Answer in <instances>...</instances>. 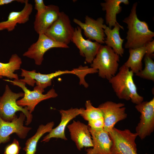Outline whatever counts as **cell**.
<instances>
[{
	"mask_svg": "<svg viewBox=\"0 0 154 154\" xmlns=\"http://www.w3.org/2000/svg\"><path fill=\"white\" fill-rule=\"evenodd\" d=\"M137 5V2L133 4L129 15L123 20L127 25L128 29L124 46L128 49L143 46L153 40L154 33L149 29L146 22L140 21L138 18Z\"/></svg>",
	"mask_w": 154,
	"mask_h": 154,
	"instance_id": "1",
	"label": "cell"
},
{
	"mask_svg": "<svg viewBox=\"0 0 154 154\" xmlns=\"http://www.w3.org/2000/svg\"><path fill=\"white\" fill-rule=\"evenodd\" d=\"M133 73L124 64L121 66L118 73L108 80L116 96L119 99L131 100L136 105L143 101L139 95L133 78Z\"/></svg>",
	"mask_w": 154,
	"mask_h": 154,
	"instance_id": "2",
	"label": "cell"
},
{
	"mask_svg": "<svg viewBox=\"0 0 154 154\" xmlns=\"http://www.w3.org/2000/svg\"><path fill=\"white\" fill-rule=\"evenodd\" d=\"M119 62V56L111 48L101 44L90 66L98 70L99 76L109 80L116 74Z\"/></svg>",
	"mask_w": 154,
	"mask_h": 154,
	"instance_id": "3",
	"label": "cell"
},
{
	"mask_svg": "<svg viewBox=\"0 0 154 154\" xmlns=\"http://www.w3.org/2000/svg\"><path fill=\"white\" fill-rule=\"evenodd\" d=\"M24 93H16L13 92L9 86H5L4 93L0 96V116L4 121H11L17 116L16 113L20 111L26 116L25 125H28L31 122L33 118L32 114L27 110L18 105L17 101L18 99L23 97Z\"/></svg>",
	"mask_w": 154,
	"mask_h": 154,
	"instance_id": "4",
	"label": "cell"
},
{
	"mask_svg": "<svg viewBox=\"0 0 154 154\" xmlns=\"http://www.w3.org/2000/svg\"><path fill=\"white\" fill-rule=\"evenodd\" d=\"M112 140V154H138L135 140L138 134L127 129L121 130L114 127L109 132Z\"/></svg>",
	"mask_w": 154,
	"mask_h": 154,
	"instance_id": "5",
	"label": "cell"
},
{
	"mask_svg": "<svg viewBox=\"0 0 154 154\" xmlns=\"http://www.w3.org/2000/svg\"><path fill=\"white\" fill-rule=\"evenodd\" d=\"M4 80L10 82L14 85L21 88L24 92V96L22 98L17 100V103L18 105L22 107H26L28 110L32 113L34 111L36 106L41 101L50 98H55L58 96L55 90L52 88L45 94L40 90L33 89L31 91L26 86V84L21 79H9Z\"/></svg>",
	"mask_w": 154,
	"mask_h": 154,
	"instance_id": "6",
	"label": "cell"
},
{
	"mask_svg": "<svg viewBox=\"0 0 154 154\" xmlns=\"http://www.w3.org/2000/svg\"><path fill=\"white\" fill-rule=\"evenodd\" d=\"M74 30L68 16L60 12L57 20L44 33L54 40L68 45L72 41Z\"/></svg>",
	"mask_w": 154,
	"mask_h": 154,
	"instance_id": "7",
	"label": "cell"
},
{
	"mask_svg": "<svg viewBox=\"0 0 154 154\" xmlns=\"http://www.w3.org/2000/svg\"><path fill=\"white\" fill-rule=\"evenodd\" d=\"M141 113L140 120L135 129L141 139L150 135L154 130V98L149 101L142 102L135 106Z\"/></svg>",
	"mask_w": 154,
	"mask_h": 154,
	"instance_id": "8",
	"label": "cell"
},
{
	"mask_svg": "<svg viewBox=\"0 0 154 154\" xmlns=\"http://www.w3.org/2000/svg\"><path fill=\"white\" fill-rule=\"evenodd\" d=\"M37 41L32 44L23 54L24 56L33 59L35 64L40 65L44 59V55L50 49L54 48H68V45L56 42L44 33L39 34Z\"/></svg>",
	"mask_w": 154,
	"mask_h": 154,
	"instance_id": "9",
	"label": "cell"
},
{
	"mask_svg": "<svg viewBox=\"0 0 154 154\" xmlns=\"http://www.w3.org/2000/svg\"><path fill=\"white\" fill-rule=\"evenodd\" d=\"M26 116L21 112L19 117H15L11 121H7L0 116V145L9 141L10 135L15 133L21 139H24L32 128L23 125Z\"/></svg>",
	"mask_w": 154,
	"mask_h": 154,
	"instance_id": "10",
	"label": "cell"
},
{
	"mask_svg": "<svg viewBox=\"0 0 154 154\" xmlns=\"http://www.w3.org/2000/svg\"><path fill=\"white\" fill-rule=\"evenodd\" d=\"M124 106L123 103L107 101L98 106L103 114L104 129L106 131L109 132L117 122L127 118V114L125 113L126 108Z\"/></svg>",
	"mask_w": 154,
	"mask_h": 154,
	"instance_id": "11",
	"label": "cell"
},
{
	"mask_svg": "<svg viewBox=\"0 0 154 154\" xmlns=\"http://www.w3.org/2000/svg\"><path fill=\"white\" fill-rule=\"evenodd\" d=\"M73 21L83 30L85 36L88 39L94 40L101 44L104 43V30L107 26L104 24V20L102 17L95 20L86 15L84 23L75 18Z\"/></svg>",
	"mask_w": 154,
	"mask_h": 154,
	"instance_id": "12",
	"label": "cell"
},
{
	"mask_svg": "<svg viewBox=\"0 0 154 154\" xmlns=\"http://www.w3.org/2000/svg\"><path fill=\"white\" fill-rule=\"evenodd\" d=\"M21 76L24 78L21 79L25 83L29 86L33 87L35 83L36 86L34 89L44 92V89L52 84V80L54 78L60 75L68 74V70H59L54 72L47 74H42L37 72L35 70L28 71L24 69H21Z\"/></svg>",
	"mask_w": 154,
	"mask_h": 154,
	"instance_id": "13",
	"label": "cell"
},
{
	"mask_svg": "<svg viewBox=\"0 0 154 154\" xmlns=\"http://www.w3.org/2000/svg\"><path fill=\"white\" fill-rule=\"evenodd\" d=\"M79 50L80 54L85 58V61L91 64L96 56L101 44L83 37L82 29L79 26L74 29L72 41Z\"/></svg>",
	"mask_w": 154,
	"mask_h": 154,
	"instance_id": "14",
	"label": "cell"
},
{
	"mask_svg": "<svg viewBox=\"0 0 154 154\" xmlns=\"http://www.w3.org/2000/svg\"><path fill=\"white\" fill-rule=\"evenodd\" d=\"M71 139L79 150L84 147H93L92 139L88 125L79 121L74 120L67 126Z\"/></svg>",
	"mask_w": 154,
	"mask_h": 154,
	"instance_id": "15",
	"label": "cell"
},
{
	"mask_svg": "<svg viewBox=\"0 0 154 154\" xmlns=\"http://www.w3.org/2000/svg\"><path fill=\"white\" fill-rule=\"evenodd\" d=\"M61 115V121L59 125L53 128L49 133L43 137L42 142H48L52 138H60L67 140L65 134V130L68 123L73 118L80 115L81 108H71L68 110H61L59 111Z\"/></svg>",
	"mask_w": 154,
	"mask_h": 154,
	"instance_id": "16",
	"label": "cell"
},
{
	"mask_svg": "<svg viewBox=\"0 0 154 154\" xmlns=\"http://www.w3.org/2000/svg\"><path fill=\"white\" fill-rule=\"evenodd\" d=\"M24 3V7L21 11L11 12L7 20L0 22V31L6 30L9 32L12 31L17 24H24L29 20L33 11V5L28 0H25Z\"/></svg>",
	"mask_w": 154,
	"mask_h": 154,
	"instance_id": "17",
	"label": "cell"
},
{
	"mask_svg": "<svg viewBox=\"0 0 154 154\" xmlns=\"http://www.w3.org/2000/svg\"><path fill=\"white\" fill-rule=\"evenodd\" d=\"M59 7L50 5L39 15L35 16L34 28L38 35L44 33L58 18L60 13Z\"/></svg>",
	"mask_w": 154,
	"mask_h": 154,
	"instance_id": "18",
	"label": "cell"
},
{
	"mask_svg": "<svg viewBox=\"0 0 154 154\" xmlns=\"http://www.w3.org/2000/svg\"><path fill=\"white\" fill-rule=\"evenodd\" d=\"M90 133L93 148L96 154H112L113 142L109 133L104 129L96 130L88 127Z\"/></svg>",
	"mask_w": 154,
	"mask_h": 154,
	"instance_id": "19",
	"label": "cell"
},
{
	"mask_svg": "<svg viewBox=\"0 0 154 154\" xmlns=\"http://www.w3.org/2000/svg\"><path fill=\"white\" fill-rule=\"evenodd\" d=\"M120 29L124 30L123 27L119 23H116L113 29L107 26L104 30L106 35L104 43L107 46L111 48L115 53L119 56H122L124 50L122 44L124 39L120 37L119 30Z\"/></svg>",
	"mask_w": 154,
	"mask_h": 154,
	"instance_id": "20",
	"label": "cell"
},
{
	"mask_svg": "<svg viewBox=\"0 0 154 154\" xmlns=\"http://www.w3.org/2000/svg\"><path fill=\"white\" fill-rule=\"evenodd\" d=\"M104 2L100 3L103 11H106V23L108 27L112 29L118 23L116 19L117 15L122 10L121 4L128 5V0H105Z\"/></svg>",
	"mask_w": 154,
	"mask_h": 154,
	"instance_id": "21",
	"label": "cell"
},
{
	"mask_svg": "<svg viewBox=\"0 0 154 154\" xmlns=\"http://www.w3.org/2000/svg\"><path fill=\"white\" fill-rule=\"evenodd\" d=\"M53 121L47 123L45 125H39L35 133L26 141L23 150L26 154H35L38 143L40 138L45 133L50 132L54 125Z\"/></svg>",
	"mask_w": 154,
	"mask_h": 154,
	"instance_id": "22",
	"label": "cell"
},
{
	"mask_svg": "<svg viewBox=\"0 0 154 154\" xmlns=\"http://www.w3.org/2000/svg\"><path fill=\"white\" fill-rule=\"evenodd\" d=\"M129 56L124 65L135 74L142 70V60L146 54L145 45L135 48L129 49Z\"/></svg>",
	"mask_w": 154,
	"mask_h": 154,
	"instance_id": "23",
	"label": "cell"
},
{
	"mask_svg": "<svg viewBox=\"0 0 154 154\" xmlns=\"http://www.w3.org/2000/svg\"><path fill=\"white\" fill-rule=\"evenodd\" d=\"M22 64L21 59L17 54H12L8 62H0V76L11 79H19L17 74L14 72L20 69Z\"/></svg>",
	"mask_w": 154,
	"mask_h": 154,
	"instance_id": "24",
	"label": "cell"
},
{
	"mask_svg": "<svg viewBox=\"0 0 154 154\" xmlns=\"http://www.w3.org/2000/svg\"><path fill=\"white\" fill-rule=\"evenodd\" d=\"M86 109L81 108V113L80 115L85 120L88 121L103 117L102 112L98 108L93 106L90 100L86 101Z\"/></svg>",
	"mask_w": 154,
	"mask_h": 154,
	"instance_id": "25",
	"label": "cell"
},
{
	"mask_svg": "<svg viewBox=\"0 0 154 154\" xmlns=\"http://www.w3.org/2000/svg\"><path fill=\"white\" fill-rule=\"evenodd\" d=\"M152 56L145 55L144 68L135 74L136 76L154 81V62L152 59Z\"/></svg>",
	"mask_w": 154,
	"mask_h": 154,
	"instance_id": "26",
	"label": "cell"
},
{
	"mask_svg": "<svg viewBox=\"0 0 154 154\" xmlns=\"http://www.w3.org/2000/svg\"><path fill=\"white\" fill-rule=\"evenodd\" d=\"M21 149L18 141L14 139L13 142L5 147L4 154H19Z\"/></svg>",
	"mask_w": 154,
	"mask_h": 154,
	"instance_id": "27",
	"label": "cell"
},
{
	"mask_svg": "<svg viewBox=\"0 0 154 154\" xmlns=\"http://www.w3.org/2000/svg\"><path fill=\"white\" fill-rule=\"evenodd\" d=\"M88 122V126L92 129L98 130L104 129V121L103 117Z\"/></svg>",
	"mask_w": 154,
	"mask_h": 154,
	"instance_id": "28",
	"label": "cell"
},
{
	"mask_svg": "<svg viewBox=\"0 0 154 154\" xmlns=\"http://www.w3.org/2000/svg\"><path fill=\"white\" fill-rule=\"evenodd\" d=\"M35 9L37 11L35 16H38L43 12L46 9V5L43 0H35Z\"/></svg>",
	"mask_w": 154,
	"mask_h": 154,
	"instance_id": "29",
	"label": "cell"
},
{
	"mask_svg": "<svg viewBox=\"0 0 154 154\" xmlns=\"http://www.w3.org/2000/svg\"><path fill=\"white\" fill-rule=\"evenodd\" d=\"M146 50L145 55L151 56H153L154 52V40L150 41L145 45Z\"/></svg>",
	"mask_w": 154,
	"mask_h": 154,
	"instance_id": "30",
	"label": "cell"
},
{
	"mask_svg": "<svg viewBox=\"0 0 154 154\" xmlns=\"http://www.w3.org/2000/svg\"><path fill=\"white\" fill-rule=\"evenodd\" d=\"M16 1L21 3H24L25 0H0V6L8 4Z\"/></svg>",
	"mask_w": 154,
	"mask_h": 154,
	"instance_id": "31",
	"label": "cell"
},
{
	"mask_svg": "<svg viewBox=\"0 0 154 154\" xmlns=\"http://www.w3.org/2000/svg\"><path fill=\"white\" fill-rule=\"evenodd\" d=\"M86 154H96L94 149L93 148H89L86 150Z\"/></svg>",
	"mask_w": 154,
	"mask_h": 154,
	"instance_id": "32",
	"label": "cell"
},
{
	"mask_svg": "<svg viewBox=\"0 0 154 154\" xmlns=\"http://www.w3.org/2000/svg\"><path fill=\"white\" fill-rule=\"evenodd\" d=\"M3 78L2 77V76H0V78Z\"/></svg>",
	"mask_w": 154,
	"mask_h": 154,
	"instance_id": "33",
	"label": "cell"
},
{
	"mask_svg": "<svg viewBox=\"0 0 154 154\" xmlns=\"http://www.w3.org/2000/svg\"><path fill=\"white\" fill-rule=\"evenodd\" d=\"M145 154H147V153H146Z\"/></svg>",
	"mask_w": 154,
	"mask_h": 154,
	"instance_id": "34",
	"label": "cell"
}]
</instances>
